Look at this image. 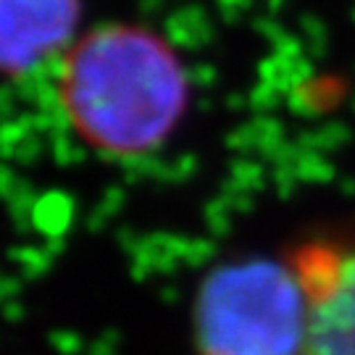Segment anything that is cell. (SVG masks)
<instances>
[{
    "label": "cell",
    "mask_w": 355,
    "mask_h": 355,
    "mask_svg": "<svg viewBox=\"0 0 355 355\" xmlns=\"http://www.w3.org/2000/svg\"><path fill=\"white\" fill-rule=\"evenodd\" d=\"M190 98L184 58L153 26L98 24L61 55V111L101 155L145 158L161 150L182 127Z\"/></svg>",
    "instance_id": "1"
},
{
    "label": "cell",
    "mask_w": 355,
    "mask_h": 355,
    "mask_svg": "<svg viewBox=\"0 0 355 355\" xmlns=\"http://www.w3.org/2000/svg\"><path fill=\"white\" fill-rule=\"evenodd\" d=\"M192 321L200 355H305L308 308L290 261L216 268L198 292Z\"/></svg>",
    "instance_id": "2"
},
{
    "label": "cell",
    "mask_w": 355,
    "mask_h": 355,
    "mask_svg": "<svg viewBox=\"0 0 355 355\" xmlns=\"http://www.w3.org/2000/svg\"><path fill=\"white\" fill-rule=\"evenodd\" d=\"M287 261L308 308L305 355H355V242H305Z\"/></svg>",
    "instance_id": "3"
},
{
    "label": "cell",
    "mask_w": 355,
    "mask_h": 355,
    "mask_svg": "<svg viewBox=\"0 0 355 355\" xmlns=\"http://www.w3.org/2000/svg\"><path fill=\"white\" fill-rule=\"evenodd\" d=\"M82 0H0V76H26L79 35Z\"/></svg>",
    "instance_id": "4"
}]
</instances>
